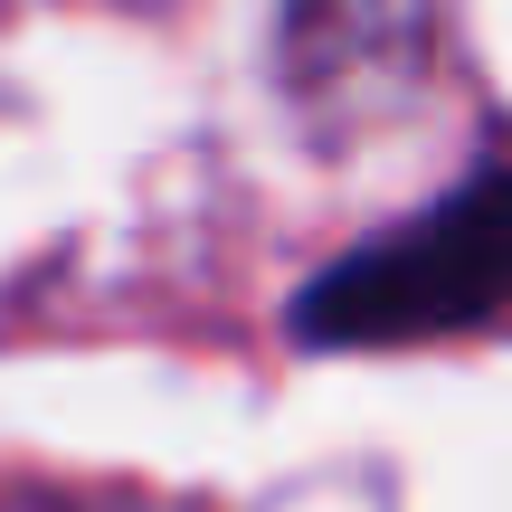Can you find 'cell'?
<instances>
[{"label": "cell", "instance_id": "cell-1", "mask_svg": "<svg viewBox=\"0 0 512 512\" xmlns=\"http://www.w3.org/2000/svg\"><path fill=\"white\" fill-rule=\"evenodd\" d=\"M512 285V181L456 190L446 209H427L408 238L361 247L342 275H323L304 304L313 342H389V332H437L484 313Z\"/></svg>", "mask_w": 512, "mask_h": 512}]
</instances>
